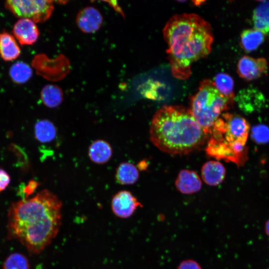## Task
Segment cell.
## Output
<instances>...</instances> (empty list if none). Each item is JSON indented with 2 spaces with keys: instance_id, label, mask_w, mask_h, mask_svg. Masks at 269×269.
<instances>
[{
  "instance_id": "obj_1",
  "label": "cell",
  "mask_w": 269,
  "mask_h": 269,
  "mask_svg": "<svg viewBox=\"0 0 269 269\" xmlns=\"http://www.w3.org/2000/svg\"><path fill=\"white\" fill-rule=\"evenodd\" d=\"M62 203L47 189L31 198L11 203L7 216L8 237L19 241L29 253H41L58 234Z\"/></svg>"
},
{
  "instance_id": "obj_2",
  "label": "cell",
  "mask_w": 269,
  "mask_h": 269,
  "mask_svg": "<svg viewBox=\"0 0 269 269\" xmlns=\"http://www.w3.org/2000/svg\"><path fill=\"white\" fill-rule=\"evenodd\" d=\"M163 34L171 72L176 78H189L192 64L211 51L213 35L211 25L196 14L173 15L166 22Z\"/></svg>"
},
{
  "instance_id": "obj_3",
  "label": "cell",
  "mask_w": 269,
  "mask_h": 269,
  "mask_svg": "<svg viewBox=\"0 0 269 269\" xmlns=\"http://www.w3.org/2000/svg\"><path fill=\"white\" fill-rule=\"evenodd\" d=\"M151 142L161 151L172 155H184L200 149L209 138L194 119L189 109L164 106L152 117Z\"/></svg>"
},
{
  "instance_id": "obj_4",
  "label": "cell",
  "mask_w": 269,
  "mask_h": 269,
  "mask_svg": "<svg viewBox=\"0 0 269 269\" xmlns=\"http://www.w3.org/2000/svg\"><path fill=\"white\" fill-rule=\"evenodd\" d=\"M234 100L220 93L213 81L204 79L192 96L189 109L194 119L209 136L216 121L232 105Z\"/></svg>"
},
{
  "instance_id": "obj_5",
  "label": "cell",
  "mask_w": 269,
  "mask_h": 269,
  "mask_svg": "<svg viewBox=\"0 0 269 269\" xmlns=\"http://www.w3.org/2000/svg\"><path fill=\"white\" fill-rule=\"evenodd\" d=\"M250 129L249 123L242 116L223 113L213 125L210 137L217 141L245 145Z\"/></svg>"
},
{
  "instance_id": "obj_6",
  "label": "cell",
  "mask_w": 269,
  "mask_h": 269,
  "mask_svg": "<svg viewBox=\"0 0 269 269\" xmlns=\"http://www.w3.org/2000/svg\"><path fill=\"white\" fill-rule=\"evenodd\" d=\"M7 8L16 16L43 22L51 15L53 2L50 0H5Z\"/></svg>"
},
{
  "instance_id": "obj_7",
  "label": "cell",
  "mask_w": 269,
  "mask_h": 269,
  "mask_svg": "<svg viewBox=\"0 0 269 269\" xmlns=\"http://www.w3.org/2000/svg\"><path fill=\"white\" fill-rule=\"evenodd\" d=\"M32 65L36 69L38 74L52 81L62 80L70 70V62L63 54L59 55L55 59L52 60L44 54L38 55L33 59Z\"/></svg>"
},
{
  "instance_id": "obj_8",
  "label": "cell",
  "mask_w": 269,
  "mask_h": 269,
  "mask_svg": "<svg viewBox=\"0 0 269 269\" xmlns=\"http://www.w3.org/2000/svg\"><path fill=\"white\" fill-rule=\"evenodd\" d=\"M206 151L210 156L234 162L238 166L243 165L248 159V155L235 151L232 143L217 141L210 137L208 139Z\"/></svg>"
},
{
  "instance_id": "obj_9",
  "label": "cell",
  "mask_w": 269,
  "mask_h": 269,
  "mask_svg": "<svg viewBox=\"0 0 269 269\" xmlns=\"http://www.w3.org/2000/svg\"><path fill=\"white\" fill-rule=\"evenodd\" d=\"M138 207H142V204L131 192L127 190L118 192L112 199V210L117 217L121 218L130 217Z\"/></svg>"
},
{
  "instance_id": "obj_10",
  "label": "cell",
  "mask_w": 269,
  "mask_h": 269,
  "mask_svg": "<svg viewBox=\"0 0 269 269\" xmlns=\"http://www.w3.org/2000/svg\"><path fill=\"white\" fill-rule=\"evenodd\" d=\"M268 69L267 60L264 58H254L244 56L237 64L239 76L246 80H253L266 74Z\"/></svg>"
},
{
  "instance_id": "obj_11",
  "label": "cell",
  "mask_w": 269,
  "mask_h": 269,
  "mask_svg": "<svg viewBox=\"0 0 269 269\" xmlns=\"http://www.w3.org/2000/svg\"><path fill=\"white\" fill-rule=\"evenodd\" d=\"M236 101L239 108L248 113L262 110L266 104V99L263 93L253 88L241 90L237 96Z\"/></svg>"
},
{
  "instance_id": "obj_12",
  "label": "cell",
  "mask_w": 269,
  "mask_h": 269,
  "mask_svg": "<svg viewBox=\"0 0 269 269\" xmlns=\"http://www.w3.org/2000/svg\"><path fill=\"white\" fill-rule=\"evenodd\" d=\"M12 32L21 45H31L37 40L39 30L35 23L28 18H20L14 24Z\"/></svg>"
},
{
  "instance_id": "obj_13",
  "label": "cell",
  "mask_w": 269,
  "mask_h": 269,
  "mask_svg": "<svg viewBox=\"0 0 269 269\" xmlns=\"http://www.w3.org/2000/svg\"><path fill=\"white\" fill-rule=\"evenodd\" d=\"M76 22L77 25L82 32L92 33L98 31L101 27L103 17L97 9L88 6L78 12Z\"/></svg>"
},
{
  "instance_id": "obj_14",
  "label": "cell",
  "mask_w": 269,
  "mask_h": 269,
  "mask_svg": "<svg viewBox=\"0 0 269 269\" xmlns=\"http://www.w3.org/2000/svg\"><path fill=\"white\" fill-rule=\"evenodd\" d=\"M176 189L184 194H191L200 190L202 181L197 173L191 170L182 169L175 180Z\"/></svg>"
},
{
  "instance_id": "obj_15",
  "label": "cell",
  "mask_w": 269,
  "mask_h": 269,
  "mask_svg": "<svg viewBox=\"0 0 269 269\" xmlns=\"http://www.w3.org/2000/svg\"><path fill=\"white\" fill-rule=\"evenodd\" d=\"M225 175V168L218 161H207L201 168L202 178L206 184L210 186H217L221 184Z\"/></svg>"
},
{
  "instance_id": "obj_16",
  "label": "cell",
  "mask_w": 269,
  "mask_h": 269,
  "mask_svg": "<svg viewBox=\"0 0 269 269\" xmlns=\"http://www.w3.org/2000/svg\"><path fill=\"white\" fill-rule=\"evenodd\" d=\"M113 154L111 144L103 139H97L93 141L88 148L90 159L98 164H103L108 162Z\"/></svg>"
},
{
  "instance_id": "obj_17",
  "label": "cell",
  "mask_w": 269,
  "mask_h": 269,
  "mask_svg": "<svg viewBox=\"0 0 269 269\" xmlns=\"http://www.w3.org/2000/svg\"><path fill=\"white\" fill-rule=\"evenodd\" d=\"M21 49L14 37L7 32H0V56L5 61H11L20 55Z\"/></svg>"
},
{
  "instance_id": "obj_18",
  "label": "cell",
  "mask_w": 269,
  "mask_h": 269,
  "mask_svg": "<svg viewBox=\"0 0 269 269\" xmlns=\"http://www.w3.org/2000/svg\"><path fill=\"white\" fill-rule=\"evenodd\" d=\"M115 178L121 185L134 184L139 178L138 168L131 162H122L116 169Z\"/></svg>"
},
{
  "instance_id": "obj_19",
  "label": "cell",
  "mask_w": 269,
  "mask_h": 269,
  "mask_svg": "<svg viewBox=\"0 0 269 269\" xmlns=\"http://www.w3.org/2000/svg\"><path fill=\"white\" fill-rule=\"evenodd\" d=\"M40 99L43 104L50 108L58 107L63 100L62 89L56 85L47 84L40 92Z\"/></svg>"
},
{
  "instance_id": "obj_20",
  "label": "cell",
  "mask_w": 269,
  "mask_h": 269,
  "mask_svg": "<svg viewBox=\"0 0 269 269\" xmlns=\"http://www.w3.org/2000/svg\"><path fill=\"white\" fill-rule=\"evenodd\" d=\"M57 134V130L52 122L47 119L37 121L34 126L35 138L41 143L53 141Z\"/></svg>"
},
{
  "instance_id": "obj_21",
  "label": "cell",
  "mask_w": 269,
  "mask_h": 269,
  "mask_svg": "<svg viewBox=\"0 0 269 269\" xmlns=\"http://www.w3.org/2000/svg\"><path fill=\"white\" fill-rule=\"evenodd\" d=\"M265 34L256 29H246L241 34V45L243 50L250 52L257 49L264 42Z\"/></svg>"
},
{
  "instance_id": "obj_22",
  "label": "cell",
  "mask_w": 269,
  "mask_h": 269,
  "mask_svg": "<svg viewBox=\"0 0 269 269\" xmlns=\"http://www.w3.org/2000/svg\"><path fill=\"white\" fill-rule=\"evenodd\" d=\"M253 21L255 29L265 34L269 33V1L256 7L253 13Z\"/></svg>"
},
{
  "instance_id": "obj_23",
  "label": "cell",
  "mask_w": 269,
  "mask_h": 269,
  "mask_svg": "<svg viewBox=\"0 0 269 269\" xmlns=\"http://www.w3.org/2000/svg\"><path fill=\"white\" fill-rule=\"evenodd\" d=\"M9 76L11 80L17 84L27 82L32 75L31 67L26 63L18 61L14 63L9 69Z\"/></svg>"
},
{
  "instance_id": "obj_24",
  "label": "cell",
  "mask_w": 269,
  "mask_h": 269,
  "mask_svg": "<svg viewBox=\"0 0 269 269\" xmlns=\"http://www.w3.org/2000/svg\"><path fill=\"white\" fill-rule=\"evenodd\" d=\"M213 82L220 93L234 101V83L232 78L229 75L225 73H218L215 76Z\"/></svg>"
},
{
  "instance_id": "obj_25",
  "label": "cell",
  "mask_w": 269,
  "mask_h": 269,
  "mask_svg": "<svg viewBox=\"0 0 269 269\" xmlns=\"http://www.w3.org/2000/svg\"><path fill=\"white\" fill-rule=\"evenodd\" d=\"M30 266L27 258L22 254L14 253L5 260L3 269H29Z\"/></svg>"
},
{
  "instance_id": "obj_26",
  "label": "cell",
  "mask_w": 269,
  "mask_h": 269,
  "mask_svg": "<svg viewBox=\"0 0 269 269\" xmlns=\"http://www.w3.org/2000/svg\"><path fill=\"white\" fill-rule=\"evenodd\" d=\"M251 137L258 143H266L269 142V128L265 125H260L252 129Z\"/></svg>"
},
{
  "instance_id": "obj_27",
  "label": "cell",
  "mask_w": 269,
  "mask_h": 269,
  "mask_svg": "<svg viewBox=\"0 0 269 269\" xmlns=\"http://www.w3.org/2000/svg\"><path fill=\"white\" fill-rule=\"evenodd\" d=\"M150 83L148 85L149 87L148 88V90L146 91L145 93L144 94L148 98L152 99H159L160 97L159 95L158 90V89H160L162 87L160 83L155 81L150 82Z\"/></svg>"
},
{
  "instance_id": "obj_28",
  "label": "cell",
  "mask_w": 269,
  "mask_h": 269,
  "mask_svg": "<svg viewBox=\"0 0 269 269\" xmlns=\"http://www.w3.org/2000/svg\"><path fill=\"white\" fill-rule=\"evenodd\" d=\"M10 181V178L7 172L0 168V192L6 189Z\"/></svg>"
},
{
  "instance_id": "obj_29",
  "label": "cell",
  "mask_w": 269,
  "mask_h": 269,
  "mask_svg": "<svg viewBox=\"0 0 269 269\" xmlns=\"http://www.w3.org/2000/svg\"><path fill=\"white\" fill-rule=\"evenodd\" d=\"M178 269H201L199 265L193 261H186L182 262Z\"/></svg>"
},
{
  "instance_id": "obj_30",
  "label": "cell",
  "mask_w": 269,
  "mask_h": 269,
  "mask_svg": "<svg viewBox=\"0 0 269 269\" xmlns=\"http://www.w3.org/2000/svg\"><path fill=\"white\" fill-rule=\"evenodd\" d=\"M39 183L34 180L29 181L28 184L25 186L23 192L26 197L32 193L38 186Z\"/></svg>"
},
{
  "instance_id": "obj_31",
  "label": "cell",
  "mask_w": 269,
  "mask_h": 269,
  "mask_svg": "<svg viewBox=\"0 0 269 269\" xmlns=\"http://www.w3.org/2000/svg\"><path fill=\"white\" fill-rule=\"evenodd\" d=\"M91 0L94 1L96 0ZM100 0L106 2L111 7H112L116 11H117V12L119 13L120 14L122 15L123 16H124V13L122 8H121V7L119 6L118 4V0Z\"/></svg>"
},
{
  "instance_id": "obj_32",
  "label": "cell",
  "mask_w": 269,
  "mask_h": 269,
  "mask_svg": "<svg viewBox=\"0 0 269 269\" xmlns=\"http://www.w3.org/2000/svg\"><path fill=\"white\" fill-rule=\"evenodd\" d=\"M52 2H56L59 4H64L69 2L71 0H50Z\"/></svg>"
},
{
  "instance_id": "obj_33",
  "label": "cell",
  "mask_w": 269,
  "mask_h": 269,
  "mask_svg": "<svg viewBox=\"0 0 269 269\" xmlns=\"http://www.w3.org/2000/svg\"><path fill=\"white\" fill-rule=\"evenodd\" d=\"M265 230L267 235L269 236V220H268L266 224Z\"/></svg>"
},
{
  "instance_id": "obj_34",
  "label": "cell",
  "mask_w": 269,
  "mask_h": 269,
  "mask_svg": "<svg viewBox=\"0 0 269 269\" xmlns=\"http://www.w3.org/2000/svg\"><path fill=\"white\" fill-rule=\"evenodd\" d=\"M193 1L195 4H200L204 2L205 0H193Z\"/></svg>"
},
{
  "instance_id": "obj_35",
  "label": "cell",
  "mask_w": 269,
  "mask_h": 269,
  "mask_svg": "<svg viewBox=\"0 0 269 269\" xmlns=\"http://www.w3.org/2000/svg\"><path fill=\"white\" fill-rule=\"evenodd\" d=\"M176 1H178V2H185L187 0H176Z\"/></svg>"
},
{
  "instance_id": "obj_36",
  "label": "cell",
  "mask_w": 269,
  "mask_h": 269,
  "mask_svg": "<svg viewBox=\"0 0 269 269\" xmlns=\"http://www.w3.org/2000/svg\"><path fill=\"white\" fill-rule=\"evenodd\" d=\"M258 0V1H264V0Z\"/></svg>"
}]
</instances>
